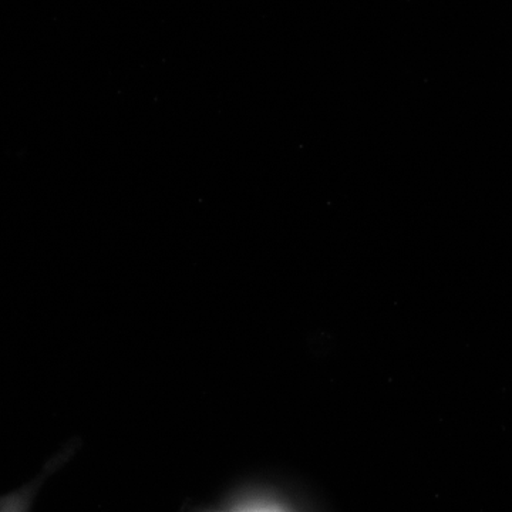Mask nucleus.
<instances>
[{
	"mask_svg": "<svg viewBox=\"0 0 512 512\" xmlns=\"http://www.w3.org/2000/svg\"><path fill=\"white\" fill-rule=\"evenodd\" d=\"M215 512H278L275 510H271V508H265V507H255V505H252V507H248V505H242V507L237 508H231V510L228 511H215Z\"/></svg>",
	"mask_w": 512,
	"mask_h": 512,
	"instance_id": "f257e3e1",
	"label": "nucleus"
}]
</instances>
